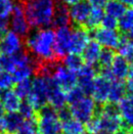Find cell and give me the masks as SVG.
<instances>
[{"mask_svg": "<svg viewBox=\"0 0 133 134\" xmlns=\"http://www.w3.org/2000/svg\"><path fill=\"white\" fill-rule=\"evenodd\" d=\"M91 9L92 7L87 0H80L77 3L71 5L69 11H70V21L74 24V26H84Z\"/></svg>", "mask_w": 133, "mask_h": 134, "instance_id": "obj_15", "label": "cell"}, {"mask_svg": "<svg viewBox=\"0 0 133 134\" xmlns=\"http://www.w3.org/2000/svg\"><path fill=\"white\" fill-rule=\"evenodd\" d=\"M59 134H64V133H59Z\"/></svg>", "mask_w": 133, "mask_h": 134, "instance_id": "obj_50", "label": "cell"}, {"mask_svg": "<svg viewBox=\"0 0 133 134\" xmlns=\"http://www.w3.org/2000/svg\"><path fill=\"white\" fill-rule=\"evenodd\" d=\"M47 80V101L50 107L58 111L66 107V92L60 87L50 75H44Z\"/></svg>", "mask_w": 133, "mask_h": 134, "instance_id": "obj_10", "label": "cell"}, {"mask_svg": "<svg viewBox=\"0 0 133 134\" xmlns=\"http://www.w3.org/2000/svg\"><path fill=\"white\" fill-rule=\"evenodd\" d=\"M37 134H40V133H37Z\"/></svg>", "mask_w": 133, "mask_h": 134, "instance_id": "obj_51", "label": "cell"}, {"mask_svg": "<svg viewBox=\"0 0 133 134\" xmlns=\"http://www.w3.org/2000/svg\"><path fill=\"white\" fill-rule=\"evenodd\" d=\"M91 7L94 8H104L105 4L107 3V0H87Z\"/></svg>", "mask_w": 133, "mask_h": 134, "instance_id": "obj_40", "label": "cell"}, {"mask_svg": "<svg viewBox=\"0 0 133 134\" xmlns=\"http://www.w3.org/2000/svg\"><path fill=\"white\" fill-rule=\"evenodd\" d=\"M14 84L13 78L8 71L0 70V93L10 89Z\"/></svg>", "mask_w": 133, "mask_h": 134, "instance_id": "obj_34", "label": "cell"}, {"mask_svg": "<svg viewBox=\"0 0 133 134\" xmlns=\"http://www.w3.org/2000/svg\"><path fill=\"white\" fill-rule=\"evenodd\" d=\"M101 26L104 29H108V30H118V20L112 17V16L106 15L104 16L103 20L101 22Z\"/></svg>", "mask_w": 133, "mask_h": 134, "instance_id": "obj_36", "label": "cell"}, {"mask_svg": "<svg viewBox=\"0 0 133 134\" xmlns=\"http://www.w3.org/2000/svg\"><path fill=\"white\" fill-rule=\"evenodd\" d=\"M128 134H133V128H132V129H129V130H128Z\"/></svg>", "mask_w": 133, "mask_h": 134, "instance_id": "obj_47", "label": "cell"}, {"mask_svg": "<svg viewBox=\"0 0 133 134\" xmlns=\"http://www.w3.org/2000/svg\"><path fill=\"white\" fill-rule=\"evenodd\" d=\"M62 130L64 134H82L85 130V126L83 123L71 118L62 122Z\"/></svg>", "mask_w": 133, "mask_h": 134, "instance_id": "obj_27", "label": "cell"}, {"mask_svg": "<svg viewBox=\"0 0 133 134\" xmlns=\"http://www.w3.org/2000/svg\"><path fill=\"white\" fill-rule=\"evenodd\" d=\"M70 24H71V21H70L68 5H66L61 0H57L53 21H52V26L58 29L63 26H70Z\"/></svg>", "mask_w": 133, "mask_h": 134, "instance_id": "obj_17", "label": "cell"}, {"mask_svg": "<svg viewBox=\"0 0 133 134\" xmlns=\"http://www.w3.org/2000/svg\"><path fill=\"white\" fill-rule=\"evenodd\" d=\"M118 55L128 62L129 65L133 64V40L126 36V34H121L119 44L118 46Z\"/></svg>", "mask_w": 133, "mask_h": 134, "instance_id": "obj_22", "label": "cell"}, {"mask_svg": "<svg viewBox=\"0 0 133 134\" xmlns=\"http://www.w3.org/2000/svg\"><path fill=\"white\" fill-rule=\"evenodd\" d=\"M130 65L124 58H122L120 55H115V58L113 60L110 71L115 80L124 81L128 76Z\"/></svg>", "mask_w": 133, "mask_h": 134, "instance_id": "obj_18", "label": "cell"}, {"mask_svg": "<svg viewBox=\"0 0 133 134\" xmlns=\"http://www.w3.org/2000/svg\"><path fill=\"white\" fill-rule=\"evenodd\" d=\"M86 96L84 95V93L81 91V89L78 87V86H75L74 88H71L70 90H69L68 92H66V105L70 106L71 104H74L75 102H77L78 100H80L82 97Z\"/></svg>", "mask_w": 133, "mask_h": 134, "instance_id": "obj_33", "label": "cell"}, {"mask_svg": "<svg viewBox=\"0 0 133 134\" xmlns=\"http://www.w3.org/2000/svg\"><path fill=\"white\" fill-rule=\"evenodd\" d=\"M97 75V69L94 66H90L87 64H84L77 71V82L76 86H78L81 91L86 96H90L93 90V84L94 79Z\"/></svg>", "mask_w": 133, "mask_h": 134, "instance_id": "obj_12", "label": "cell"}, {"mask_svg": "<svg viewBox=\"0 0 133 134\" xmlns=\"http://www.w3.org/2000/svg\"><path fill=\"white\" fill-rule=\"evenodd\" d=\"M62 63L68 69H70V70L76 72L84 65V61H83V59H82V57L80 55L74 54V53H69L68 55L64 57Z\"/></svg>", "mask_w": 133, "mask_h": 134, "instance_id": "obj_29", "label": "cell"}, {"mask_svg": "<svg viewBox=\"0 0 133 134\" xmlns=\"http://www.w3.org/2000/svg\"><path fill=\"white\" fill-rule=\"evenodd\" d=\"M118 112L121 118L122 127L128 131L133 128V97L126 95L118 104Z\"/></svg>", "mask_w": 133, "mask_h": 134, "instance_id": "obj_16", "label": "cell"}, {"mask_svg": "<svg viewBox=\"0 0 133 134\" xmlns=\"http://www.w3.org/2000/svg\"><path fill=\"white\" fill-rule=\"evenodd\" d=\"M112 81H113L112 79L97 72L94 79L92 93H91L92 99L95 101L97 106H102L108 102V96H109Z\"/></svg>", "mask_w": 133, "mask_h": 134, "instance_id": "obj_13", "label": "cell"}, {"mask_svg": "<svg viewBox=\"0 0 133 134\" xmlns=\"http://www.w3.org/2000/svg\"><path fill=\"white\" fill-rule=\"evenodd\" d=\"M35 119L38 133L59 134L62 130V123L58 118L57 111L49 105L37 111Z\"/></svg>", "mask_w": 133, "mask_h": 134, "instance_id": "obj_3", "label": "cell"}, {"mask_svg": "<svg viewBox=\"0 0 133 134\" xmlns=\"http://www.w3.org/2000/svg\"><path fill=\"white\" fill-rule=\"evenodd\" d=\"M37 124L36 119H25L22 126L19 128V130L15 134H37Z\"/></svg>", "mask_w": 133, "mask_h": 134, "instance_id": "obj_32", "label": "cell"}, {"mask_svg": "<svg viewBox=\"0 0 133 134\" xmlns=\"http://www.w3.org/2000/svg\"><path fill=\"white\" fill-rule=\"evenodd\" d=\"M0 100L3 105L4 111L7 113L18 112L19 106L21 104V99L11 89L5 90L0 93Z\"/></svg>", "mask_w": 133, "mask_h": 134, "instance_id": "obj_20", "label": "cell"}, {"mask_svg": "<svg viewBox=\"0 0 133 134\" xmlns=\"http://www.w3.org/2000/svg\"><path fill=\"white\" fill-rule=\"evenodd\" d=\"M15 83L16 84L14 86L13 91L21 100H26L31 90V79L26 78V79H23Z\"/></svg>", "mask_w": 133, "mask_h": 134, "instance_id": "obj_28", "label": "cell"}, {"mask_svg": "<svg viewBox=\"0 0 133 134\" xmlns=\"http://www.w3.org/2000/svg\"><path fill=\"white\" fill-rule=\"evenodd\" d=\"M82 134H94V133H91V132H88V131H87V132H83Z\"/></svg>", "mask_w": 133, "mask_h": 134, "instance_id": "obj_48", "label": "cell"}, {"mask_svg": "<svg viewBox=\"0 0 133 134\" xmlns=\"http://www.w3.org/2000/svg\"><path fill=\"white\" fill-rule=\"evenodd\" d=\"M8 27H9V19L0 18V36L7 31Z\"/></svg>", "mask_w": 133, "mask_h": 134, "instance_id": "obj_39", "label": "cell"}, {"mask_svg": "<svg viewBox=\"0 0 133 134\" xmlns=\"http://www.w3.org/2000/svg\"><path fill=\"white\" fill-rule=\"evenodd\" d=\"M14 0H0V18L9 19L14 7Z\"/></svg>", "mask_w": 133, "mask_h": 134, "instance_id": "obj_35", "label": "cell"}, {"mask_svg": "<svg viewBox=\"0 0 133 134\" xmlns=\"http://www.w3.org/2000/svg\"><path fill=\"white\" fill-rule=\"evenodd\" d=\"M126 8L119 0H110L104 6L105 14L112 16L115 19H119L123 13L125 12Z\"/></svg>", "mask_w": 133, "mask_h": 134, "instance_id": "obj_25", "label": "cell"}, {"mask_svg": "<svg viewBox=\"0 0 133 134\" xmlns=\"http://www.w3.org/2000/svg\"><path fill=\"white\" fill-rule=\"evenodd\" d=\"M90 40V32L83 26H74L71 30L70 53L81 55L85 46Z\"/></svg>", "mask_w": 133, "mask_h": 134, "instance_id": "obj_14", "label": "cell"}, {"mask_svg": "<svg viewBox=\"0 0 133 134\" xmlns=\"http://www.w3.org/2000/svg\"><path fill=\"white\" fill-rule=\"evenodd\" d=\"M57 0H25V15L30 27L43 29L52 26Z\"/></svg>", "mask_w": 133, "mask_h": 134, "instance_id": "obj_2", "label": "cell"}, {"mask_svg": "<svg viewBox=\"0 0 133 134\" xmlns=\"http://www.w3.org/2000/svg\"><path fill=\"white\" fill-rule=\"evenodd\" d=\"M68 108L74 119L85 124L94 116L97 110V104L92 97L84 96L74 104L68 106Z\"/></svg>", "mask_w": 133, "mask_h": 134, "instance_id": "obj_5", "label": "cell"}, {"mask_svg": "<svg viewBox=\"0 0 133 134\" xmlns=\"http://www.w3.org/2000/svg\"><path fill=\"white\" fill-rule=\"evenodd\" d=\"M115 134H128V131L126 130V129H124V128H120L118 131H115Z\"/></svg>", "mask_w": 133, "mask_h": 134, "instance_id": "obj_43", "label": "cell"}, {"mask_svg": "<svg viewBox=\"0 0 133 134\" xmlns=\"http://www.w3.org/2000/svg\"><path fill=\"white\" fill-rule=\"evenodd\" d=\"M50 75L65 92H68L69 90L76 86V72L68 69L62 62H57L53 66Z\"/></svg>", "mask_w": 133, "mask_h": 134, "instance_id": "obj_6", "label": "cell"}, {"mask_svg": "<svg viewBox=\"0 0 133 134\" xmlns=\"http://www.w3.org/2000/svg\"><path fill=\"white\" fill-rule=\"evenodd\" d=\"M25 38L26 51L30 52L39 62L50 63L58 61L54 53L55 31L52 29H37L32 32L30 31V34Z\"/></svg>", "mask_w": 133, "mask_h": 134, "instance_id": "obj_1", "label": "cell"}, {"mask_svg": "<svg viewBox=\"0 0 133 134\" xmlns=\"http://www.w3.org/2000/svg\"><path fill=\"white\" fill-rule=\"evenodd\" d=\"M126 34V36H127V37H129L130 39H132L133 40V29L132 30H130L128 32H126V34Z\"/></svg>", "mask_w": 133, "mask_h": 134, "instance_id": "obj_46", "label": "cell"}, {"mask_svg": "<svg viewBox=\"0 0 133 134\" xmlns=\"http://www.w3.org/2000/svg\"><path fill=\"white\" fill-rule=\"evenodd\" d=\"M133 29V8L125 10L118 20V30L120 34H126Z\"/></svg>", "mask_w": 133, "mask_h": 134, "instance_id": "obj_30", "label": "cell"}, {"mask_svg": "<svg viewBox=\"0 0 133 134\" xmlns=\"http://www.w3.org/2000/svg\"><path fill=\"white\" fill-rule=\"evenodd\" d=\"M126 95H127V90H126L125 82L119 81V80H113L111 88H110V92H109V96H108L107 103L117 105Z\"/></svg>", "mask_w": 133, "mask_h": 134, "instance_id": "obj_21", "label": "cell"}, {"mask_svg": "<svg viewBox=\"0 0 133 134\" xmlns=\"http://www.w3.org/2000/svg\"><path fill=\"white\" fill-rule=\"evenodd\" d=\"M26 100L32 105L36 112L48 105L47 80L44 75H35V77L31 80V90Z\"/></svg>", "mask_w": 133, "mask_h": 134, "instance_id": "obj_4", "label": "cell"}, {"mask_svg": "<svg viewBox=\"0 0 133 134\" xmlns=\"http://www.w3.org/2000/svg\"><path fill=\"white\" fill-rule=\"evenodd\" d=\"M5 119V133L7 134H15L19 130V128L22 126L25 119L18 112L16 113H8L4 115Z\"/></svg>", "mask_w": 133, "mask_h": 134, "instance_id": "obj_23", "label": "cell"}, {"mask_svg": "<svg viewBox=\"0 0 133 134\" xmlns=\"http://www.w3.org/2000/svg\"><path fill=\"white\" fill-rule=\"evenodd\" d=\"M124 6H127L129 8H133V0H119Z\"/></svg>", "mask_w": 133, "mask_h": 134, "instance_id": "obj_41", "label": "cell"}, {"mask_svg": "<svg viewBox=\"0 0 133 134\" xmlns=\"http://www.w3.org/2000/svg\"><path fill=\"white\" fill-rule=\"evenodd\" d=\"M61 1H62V2H64L66 5H70V6H71V5H74V4L79 2L80 0H61Z\"/></svg>", "mask_w": 133, "mask_h": 134, "instance_id": "obj_42", "label": "cell"}, {"mask_svg": "<svg viewBox=\"0 0 133 134\" xmlns=\"http://www.w3.org/2000/svg\"><path fill=\"white\" fill-rule=\"evenodd\" d=\"M71 29L70 26L58 27L55 31L54 53L58 61H63L64 57L70 53Z\"/></svg>", "mask_w": 133, "mask_h": 134, "instance_id": "obj_9", "label": "cell"}, {"mask_svg": "<svg viewBox=\"0 0 133 134\" xmlns=\"http://www.w3.org/2000/svg\"><path fill=\"white\" fill-rule=\"evenodd\" d=\"M57 115H58V118H59L61 123L64 122V121H66L68 119H70L73 118L68 107H64V108L58 110V111H57Z\"/></svg>", "mask_w": 133, "mask_h": 134, "instance_id": "obj_38", "label": "cell"}, {"mask_svg": "<svg viewBox=\"0 0 133 134\" xmlns=\"http://www.w3.org/2000/svg\"><path fill=\"white\" fill-rule=\"evenodd\" d=\"M127 81H126V90H127V95L133 97V64H131L129 67V72L127 76Z\"/></svg>", "mask_w": 133, "mask_h": 134, "instance_id": "obj_37", "label": "cell"}, {"mask_svg": "<svg viewBox=\"0 0 133 134\" xmlns=\"http://www.w3.org/2000/svg\"><path fill=\"white\" fill-rule=\"evenodd\" d=\"M104 16H105L104 8L92 7L88 18H87L86 22H85L84 26L89 31L92 30H95L97 27H99L100 25H101V22H102V20L104 18Z\"/></svg>", "mask_w": 133, "mask_h": 134, "instance_id": "obj_24", "label": "cell"}, {"mask_svg": "<svg viewBox=\"0 0 133 134\" xmlns=\"http://www.w3.org/2000/svg\"><path fill=\"white\" fill-rule=\"evenodd\" d=\"M4 113H5V111H4L3 105H2V103H1V100H0V118H1V116H3Z\"/></svg>", "mask_w": 133, "mask_h": 134, "instance_id": "obj_45", "label": "cell"}, {"mask_svg": "<svg viewBox=\"0 0 133 134\" xmlns=\"http://www.w3.org/2000/svg\"><path fill=\"white\" fill-rule=\"evenodd\" d=\"M115 53L113 49H109V48L102 49L96 65L97 71L110 69L112 63H113V60L115 58Z\"/></svg>", "mask_w": 133, "mask_h": 134, "instance_id": "obj_26", "label": "cell"}, {"mask_svg": "<svg viewBox=\"0 0 133 134\" xmlns=\"http://www.w3.org/2000/svg\"><path fill=\"white\" fill-rule=\"evenodd\" d=\"M89 32H90V35H92L93 39L97 41L101 46L109 49L118 48L120 37H121V34L118 32V30H108L100 26L95 30H90Z\"/></svg>", "mask_w": 133, "mask_h": 134, "instance_id": "obj_8", "label": "cell"}, {"mask_svg": "<svg viewBox=\"0 0 133 134\" xmlns=\"http://www.w3.org/2000/svg\"><path fill=\"white\" fill-rule=\"evenodd\" d=\"M96 134H115V133H113V132H111V131H107V130H99V131H97V133Z\"/></svg>", "mask_w": 133, "mask_h": 134, "instance_id": "obj_44", "label": "cell"}, {"mask_svg": "<svg viewBox=\"0 0 133 134\" xmlns=\"http://www.w3.org/2000/svg\"><path fill=\"white\" fill-rule=\"evenodd\" d=\"M9 26L11 30L20 35L21 37H26L30 31V26L25 15V8L22 0L16 1L12 13L9 17Z\"/></svg>", "mask_w": 133, "mask_h": 134, "instance_id": "obj_7", "label": "cell"}, {"mask_svg": "<svg viewBox=\"0 0 133 134\" xmlns=\"http://www.w3.org/2000/svg\"><path fill=\"white\" fill-rule=\"evenodd\" d=\"M0 134H7V133H4V132H2V133H0Z\"/></svg>", "mask_w": 133, "mask_h": 134, "instance_id": "obj_49", "label": "cell"}, {"mask_svg": "<svg viewBox=\"0 0 133 134\" xmlns=\"http://www.w3.org/2000/svg\"><path fill=\"white\" fill-rule=\"evenodd\" d=\"M18 113L22 115L24 119H35V116H36V110L33 108L32 105L27 100H25L23 102L21 101V104L18 109Z\"/></svg>", "mask_w": 133, "mask_h": 134, "instance_id": "obj_31", "label": "cell"}, {"mask_svg": "<svg viewBox=\"0 0 133 134\" xmlns=\"http://www.w3.org/2000/svg\"><path fill=\"white\" fill-rule=\"evenodd\" d=\"M22 37L12 30H7L0 36V54L12 56L23 50Z\"/></svg>", "mask_w": 133, "mask_h": 134, "instance_id": "obj_11", "label": "cell"}, {"mask_svg": "<svg viewBox=\"0 0 133 134\" xmlns=\"http://www.w3.org/2000/svg\"><path fill=\"white\" fill-rule=\"evenodd\" d=\"M101 45L95 41L94 39L89 40L87 45L85 46L84 50L82 51V59L84 61V64L90 65V66H96L98 59H99L100 53H101Z\"/></svg>", "mask_w": 133, "mask_h": 134, "instance_id": "obj_19", "label": "cell"}]
</instances>
